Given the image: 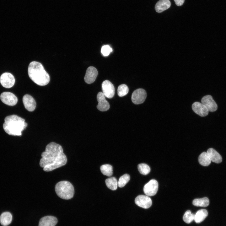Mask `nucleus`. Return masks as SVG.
I'll use <instances>...</instances> for the list:
<instances>
[{"label":"nucleus","mask_w":226,"mask_h":226,"mask_svg":"<svg viewBox=\"0 0 226 226\" xmlns=\"http://www.w3.org/2000/svg\"><path fill=\"white\" fill-rule=\"evenodd\" d=\"M170 5L169 0H160L155 4V8L157 12L160 13L169 8Z\"/></svg>","instance_id":"obj_17"},{"label":"nucleus","mask_w":226,"mask_h":226,"mask_svg":"<svg viewBox=\"0 0 226 226\" xmlns=\"http://www.w3.org/2000/svg\"><path fill=\"white\" fill-rule=\"evenodd\" d=\"M57 218L51 216H47L40 220L39 226H55L57 223Z\"/></svg>","instance_id":"obj_16"},{"label":"nucleus","mask_w":226,"mask_h":226,"mask_svg":"<svg viewBox=\"0 0 226 226\" xmlns=\"http://www.w3.org/2000/svg\"><path fill=\"white\" fill-rule=\"evenodd\" d=\"M211 161L216 163H219L222 160L221 155L215 149L213 148H209L207 151Z\"/></svg>","instance_id":"obj_18"},{"label":"nucleus","mask_w":226,"mask_h":226,"mask_svg":"<svg viewBox=\"0 0 226 226\" xmlns=\"http://www.w3.org/2000/svg\"><path fill=\"white\" fill-rule=\"evenodd\" d=\"M195 214L191 213L190 210L187 211L183 217L184 221L187 223H190L194 220Z\"/></svg>","instance_id":"obj_28"},{"label":"nucleus","mask_w":226,"mask_h":226,"mask_svg":"<svg viewBox=\"0 0 226 226\" xmlns=\"http://www.w3.org/2000/svg\"><path fill=\"white\" fill-rule=\"evenodd\" d=\"M135 202L138 206L145 209L150 207L152 204V200L147 195H140L135 199Z\"/></svg>","instance_id":"obj_10"},{"label":"nucleus","mask_w":226,"mask_h":226,"mask_svg":"<svg viewBox=\"0 0 226 226\" xmlns=\"http://www.w3.org/2000/svg\"><path fill=\"white\" fill-rule=\"evenodd\" d=\"M55 191L57 195L62 199L69 200L73 197L74 193L72 184L67 181H62L56 184Z\"/></svg>","instance_id":"obj_4"},{"label":"nucleus","mask_w":226,"mask_h":226,"mask_svg":"<svg viewBox=\"0 0 226 226\" xmlns=\"http://www.w3.org/2000/svg\"><path fill=\"white\" fill-rule=\"evenodd\" d=\"M130 179V176L128 174H124L119 178L118 182V186L121 188L124 186L129 182Z\"/></svg>","instance_id":"obj_25"},{"label":"nucleus","mask_w":226,"mask_h":226,"mask_svg":"<svg viewBox=\"0 0 226 226\" xmlns=\"http://www.w3.org/2000/svg\"><path fill=\"white\" fill-rule=\"evenodd\" d=\"M138 169L139 172L142 174L145 175L148 174L150 171L149 166L146 164L142 163L138 165Z\"/></svg>","instance_id":"obj_26"},{"label":"nucleus","mask_w":226,"mask_h":226,"mask_svg":"<svg viewBox=\"0 0 226 226\" xmlns=\"http://www.w3.org/2000/svg\"><path fill=\"white\" fill-rule=\"evenodd\" d=\"M27 125L24 119L13 115L5 118L3 127L5 132L9 135L21 136L22 132L26 128Z\"/></svg>","instance_id":"obj_2"},{"label":"nucleus","mask_w":226,"mask_h":226,"mask_svg":"<svg viewBox=\"0 0 226 226\" xmlns=\"http://www.w3.org/2000/svg\"><path fill=\"white\" fill-rule=\"evenodd\" d=\"M0 82L4 88H9L12 87L15 83V79L11 73H4L0 77Z\"/></svg>","instance_id":"obj_7"},{"label":"nucleus","mask_w":226,"mask_h":226,"mask_svg":"<svg viewBox=\"0 0 226 226\" xmlns=\"http://www.w3.org/2000/svg\"><path fill=\"white\" fill-rule=\"evenodd\" d=\"M201 103L205 106L209 111L214 112L217 109V105L211 95L204 96L201 100Z\"/></svg>","instance_id":"obj_11"},{"label":"nucleus","mask_w":226,"mask_h":226,"mask_svg":"<svg viewBox=\"0 0 226 226\" xmlns=\"http://www.w3.org/2000/svg\"><path fill=\"white\" fill-rule=\"evenodd\" d=\"M107 186L112 190H116L118 186V181L114 177H111L106 179L105 180Z\"/></svg>","instance_id":"obj_23"},{"label":"nucleus","mask_w":226,"mask_h":226,"mask_svg":"<svg viewBox=\"0 0 226 226\" xmlns=\"http://www.w3.org/2000/svg\"><path fill=\"white\" fill-rule=\"evenodd\" d=\"M192 108L196 113L200 116H205L208 114V109L202 103L195 102L192 105Z\"/></svg>","instance_id":"obj_14"},{"label":"nucleus","mask_w":226,"mask_h":226,"mask_svg":"<svg viewBox=\"0 0 226 226\" xmlns=\"http://www.w3.org/2000/svg\"><path fill=\"white\" fill-rule=\"evenodd\" d=\"M97 98L98 104L97 106L98 110L102 111L108 110L110 106L109 103L105 100V97L103 93L99 92L98 93Z\"/></svg>","instance_id":"obj_13"},{"label":"nucleus","mask_w":226,"mask_h":226,"mask_svg":"<svg viewBox=\"0 0 226 226\" xmlns=\"http://www.w3.org/2000/svg\"><path fill=\"white\" fill-rule=\"evenodd\" d=\"M158 183L155 180L152 179L146 184L143 187V191L148 196L155 195L158 190Z\"/></svg>","instance_id":"obj_5"},{"label":"nucleus","mask_w":226,"mask_h":226,"mask_svg":"<svg viewBox=\"0 0 226 226\" xmlns=\"http://www.w3.org/2000/svg\"><path fill=\"white\" fill-rule=\"evenodd\" d=\"M25 108L29 111H33L36 108V102L31 95L26 94L24 95L22 99Z\"/></svg>","instance_id":"obj_15"},{"label":"nucleus","mask_w":226,"mask_h":226,"mask_svg":"<svg viewBox=\"0 0 226 226\" xmlns=\"http://www.w3.org/2000/svg\"><path fill=\"white\" fill-rule=\"evenodd\" d=\"M98 71L94 67L90 66L88 68L84 77L85 82L87 83H93L98 75Z\"/></svg>","instance_id":"obj_12"},{"label":"nucleus","mask_w":226,"mask_h":226,"mask_svg":"<svg viewBox=\"0 0 226 226\" xmlns=\"http://www.w3.org/2000/svg\"><path fill=\"white\" fill-rule=\"evenodd\" d=\"M192 204L196 206L205 207L209 205V201L208 198L207 197L196 198L193 200Z\"/></svg>","instance_id":"obj_22"},{"label":"nucleus","mask_w":226,"mask_h":226,"mask_svg":"<svg viewBox=\"0 0 226 226\" xmlns=\"http://www.w3.org/2000/svg\"><path fill=\"white\" fill-rule=\"evenodd\" d=\"M0 99L4 104L9 106L15 105L18 102L17 97L10 92H4L0 95Z\"/></svg>","instance_id":"obj_8"},{"label":"nucleus","mask_w":226,"mask_h":226,"mask_svg":"<svg viewBox=\"0 0 226 226\" xmlns=\"http://www.w3.org/2000/svg\"><path fill=\"white\" fill-rule=\"evenodd\" d=\"M175 4L178 6H180L183 4L185 0H174Z\"/></svg>","instance_id":"obj_30"},{"label":"nucleus","mask_w":226,"mask_h":226,"mask_svg":"<svg viewBox=\"0 0 226 226\" xmlns=\"http://www.w3.org/2000/svg\"><path fill=\"white\" fill-rule=\"evenodd\" d=\"M147 93L144 89H138L135 90L132 93V100L135 104H140L144 102Z\"/></svg>","instance_id":"obj_6"},{"label":"nucleus","mask_w":226,"mask_h":226,"mask_svg":"<svg viewBox=\"0 0 226 226\" xmlns=\"http://www.w3.org/2000/svg\"><path fill=\"white\" fill-rule=\"evenodd\" d=\"M28 73L32 80L39 85H46L50 81L49 75L41 64L38 62L33 61L30 63Z\"/></svg>","instance_id":"obj_3"},{"label":"nucleus","mask_w":226,"mask_h":226,"mask_svg":"<svg viewBox=\"0 0 226 226\" xmlns=\"http://www.w3.org/2000/svg\"><path fill=\"white\" fill-rule=\"evenodd\" d=\"M198 161L200 164L203 166H208L211 161L207 152L202 153L198 157Z\"/></svg>","instance_id":"obj_21"},{"label":"nucleus","mask_w":226,"mask_h":226,"mask_svg":"<svg viewBox=\"0 0 226 226\" xmlns=\"http://www.w3.org/2000/svg\"><path fill=\"white\" fill-rule=\"evenodd\" d=\"M208 214V212L206 209H200L198 211L195 215L194 220L197 223H200L204 220Z\"/></svg>","instance_id":"obj_19"},{"label":"nucleus","mask_w":226,"mask_h":226,"mask_svg":"<svg viewBox=\"0 0 226 226\" xmlns=\"http://www.w3.org/2000/svg\"><path fill=\"white\" fill-rule=\"evenodd\" d=\"M129 89L127 86L125 84L120 85L118 88L117 93L120 97H122L126 95L128 92Z\"/></svg>","instance_id":"obj_27"},{"label":"nucleus","mask_w":226,"mask_h":226,"mask_svg":"<svg viewBox=\"0 0 226 226\" xmlns=\"http://www.w3.org/2000/svg\"><path fill=\"white\" fill-rule=\"evenodd\" d=\"M41 156L40 165L45 171H50L64 166L67 161L61 146L53 142L46 145Z\"/></svg>","instance_id":"obj_1"},{"label":"nucleus","mask_w":226,"mask_h":226,"mask_svg":"<svg viewBox=\"0 0 226 226\" xmlns=\"http://www.w3.org/2000/svg\"><path fill=\"white\" fill-rule=\"evenodd\" d=\"M102 88L103 93L105 97L108 98L113 97L115 89L113 85L108 80L104 81L102 84Z\"/></svg>","instance_id":"obj_9"},{"label":"nucleus","mask_w":226,"mask_h":226,"mask_svg":"<svg viewBox=\"0 0 226 226\" xmlns=\"http://www.w3.org/2000/svg\"><path fill=\"white\" fill-rule=\"evenodd\" d=\"M100 170L104 175L110 176L113 174V167L110 164H105L101 165L100 167Z\"/></svg>","instance_id":"obj_24"},{"label":"nucleus","mask_w":226,"mask_h":226,"mask_svg":"<svg viewBox=\"0 0 226 226\" xmlns=\"http://www.w3.org/2000/svg\"><path fill=\"white\" fill-rule=\"evenodd\" d=\"M12 220V215L8 212L3 213L0 216V223L2 225L4 226L9 225L11 223Z\"/></svg>","instance_id":"obj_20"},{"label":"nucleus","mask_w":226,"mask_h":226,"mask_svg":"<svg viewBox=\"0 0 226 226\" xmlns=\"http://www.w3.org/2000/svg\"><path fill=\"white\" fill-rule=\"evenodd\" d=\"M112 51V49L108 45L103 46L102 47L101 49V52L102 55L104 56H108Z\"/></svg>","instance_id":"obj_29"}]
</instances>
